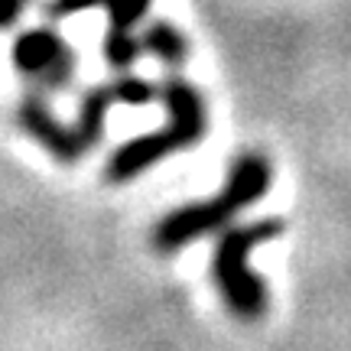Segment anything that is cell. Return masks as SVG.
<instances>
[{
	"instance_id": "6da1fadb",
	"label": "cell",
	"mask_w": 351,
	"mask_h": 351,
	"mask_svg": "<svg viewBox=\"0 0 351 351\" xmlns=\"http://www.w3.org/2000/svg\"><path fill=\"white\" fill-rule=\"evenodd\" d=\"M270 182H274V163L257 150L241 153L228 169L225 186L218 189L212 199L179 205L156 221L153 247L160 254H179L192 241L221 234L225 228L234 225V218L241 212H247L251 205H257L267 195Z\"/></svg>"
},
{
	"instance_id": "7a4b0ae2",
	"label": "cell",
	"mask_w": 351,
	"mask_h": 351,
	"mask_svg": "<svg viewBox=\"0 0 351 351\" xmlns=\"http://www.w3.org/2000/svg\"><path fill=\"white\" fill-rule=\"evenodd\" d=\"M160 101L166 108V124L160 130L130 137L108 156L104 179L111 186H127L143 173H150L156 163H163L176 153L195 150L202 143L208 130V111H205V98L199 88L179 72H173L160 85Z\"/></svg>"
},
{
	"instance_id": "3957f363",
	"label": "cell",
	"mask_w": 351,
	"mask_h": 351,
	"mask_svg": "<svg viewBox=\"0 0 351 351\" xmlns=\"http://www.w3.org/2000/svg\"><path fill=\"white\" fill-rule=\"evenodd\" d=\"M283 231H287L283 218H257V221H247V225L225 228L218 244H215L212 280L218 293H221L225 306L244 322L261 319L267 313V302H270L267 283L254 274L251 267V254L263 244L276 241Z\"/></svg>"
},
{
	"instance_id": "277c9868",
	"label": "cell",
	"mask_w": 351,
	"mask_h": 351,
	"mask_svg": "<svg viewBox=\"0 0 351 351\" xmlns=\"http://www.w3.org/2000/svg\"><path fill=\"white\" fill-rule=\"evenodd\" d=\"M10 62L29 82V91H43V95H59L72 88L78 75L75 49L52 26L23 29L10 46Z\"/></svg>"
},
{
	"instance_id": "5b68a950",
	"label": "cell",
	"mask_w": 351,
	"mask_h": 351,
	"mask_svg": "<svg viewBox=\"0 0 351 351\" xmlns=\"http://www.w3.org/2000/svg\"><path fill=\"white\" fill-rule=\"evenodd\" d=\"M16 124L26 137H33L59 163H78L85 156V143L78 137L75 124H65L59 114L49 108L43 91H26L16 104Z\"/></svg>"
},
{
	"instance_id": "8992f818",
	"label": "cell",
	"mask_w": 351,
	"mask_h": 351,
	"mask_svg": "<svg viewBox=\"0 0 351 351\" xmlns=\"http://www.w3.org/2000/svg\"><path fill=\"white\" fill-rule=\"evenodd\" d=\"M117 98H114V85L104 82V85L85 88L82 98H78V114H75V130L85 150H95L104 140V130H108V111H111Z\"/></svg>"
},
{
	"instance_id": "52a82bcc",
	"label": "cell",
	"mask_w": 351,
	"mask_h": 351,
	"mask_svg": "<svg viewBox=\"0 0 351 351\" xmlns=\"http://www.w3.org/2000/svg\"><path fill=\"white\" fill-rule=\"evenodd\" d=\"M140 43H143V52H150L153 59L163 62L169 72H179L189 62L186 33L176 23H169V20H150L147 29L140 33Z\"/></svg>"
},
{
	"instance_id": "ba28073f",
	"label": "cell",
	"mask_w": 351,
	"mask_h": 351,
	"mask_svg": "<svg viewBox=\"0 0 351 351\" xmlns=\"http://www.w3.org/2000/svg\"><path fill=\"white\" fill-rule=\"evenodd\" d=\"M101 56H104V62H108V69L111 72H117V75H124V72H130L134 65H137V59L143 56V43H140L137 33H104V43H101Z\"/></svg>"
},
{
	"instance_id": "9c48e42d",
	"label": "cell",
	"mask_w": 351,
	"mask_h": 351,
	"mask_svg": "<svg viewBox=\"0 0 351 351\" xmlns=\"http://www.w3.org/2000/svg\"><path fill=\"white\" fill-rule=\"evenodd\" d=\"M153 0H104L101 10H108V29L111 33H134L147 13H150Z\"/></svg>"
},
{
	"instance_id": "30bf717a",
	"label": "cell",
	"mask_w": 351,
	"mask_h": 351,
	"mask_svg": "<svg viewBox=\"0 0 351 351\" xmlns=\"http://www.w3.org/2000/svg\"><path fill=\"white\" fill-rule=\"evenodd\" d=\"M33 0H0V33H7L13 26L20 23V16L26 13Z\"/></svg>"
}]
</instances>
